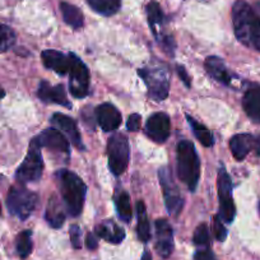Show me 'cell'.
<instances>
[{
	"instance_id": "6da1fadb",
	"label": "cell",
	"mask_w": 260,
	"mask_h": 260,
	"mask_svg": "<svg viewBox=\"0 0 260 260\" xmlns=\"http://www.w3.org/2000/svg\"><path fill=\"white\" fill-rule=\"evenodd\" d=\"M232 22L237 40L260 51V2L250 6L245 0H237L232 7Z\"/></svg>"
},
{
	"instance_id": "7a4b0ae2",
	"label": "cell",
	"mask_w": 260,
	"mask_h": 260,
	"mask_svg": "<svg viewBox=\"0 0 260 260\" xmlns=\"http://www.w3.org/2000/svg\"><path fill=\"white\" fill-rule=\"evenodd\" d=\"M56 176L59 180L65 208L72 217H78L84 206L87 194L86 184L78 175L68 170H61L57 172Z\"/></svg>"
},
{
	"instance_id": "3957f363",
	"label": "cell",
	"mask_w": 260,
	"mask_h": 260,
	"mask_svg": "<svg viewBox=\"0 0 260 260\" xmlns=\"http://www.w3.org/2000/svg\"><path fill=\"white\" fill-rule=\"evenodd\" d=\"M177 176L190 191H194L201 177V162L190 141H181L177 144Z\"/></svg>"
},
{
	"instance_id": "277c9868",
	"label": "cell",
	"mask_w": 260,
	"mask_h": 260,
	"mask_svg": "<svg viewBox=\"0 0 260 260\" xmlns=\"http://www.w3.org/2000/svg\"><path fill=\"white\" fill-rule=\"evenodd\" d=\"M39 197L23 186H13L7 197V207L11 214L19 219H27L35 211Z\"/></svg>"
},
{
	"instance_id": "5b68a950",
	"label": "cell",
	"mask_w": 260,
	"mask_h": 260,
	"mask_svg": "<svg viewBox=\"0 0 260 260\" xmlns=\"http://www.w3.org/2000/svg\"><path fill=\"white\" fill-rule=\"evenodd\" d=\"M42 171H44V161H42L41 147L34 138L29 144L26 158L23 159L21 166L17 169L16 179L19 182L39 181L42 176Z\"/></svg>"
},
{
	"instance_id": "8992f818",
	"label": "cell",
	"mask_w": 260,
	"mask_h": 260,
	"mask_svg": "<svg viewBox=\"0 0 260 260\" xmlns=\"http://www.w3.org/2000/svg\"><path fill=\"white\" fill-rule=\"evenodd\" d=\"M107 156H109L110 171L114 175L124 174L129 165L130 148L127 138L122 134H115L107 143Z\"/></svg>"
},
{
	"instance_id": "52a82bcc",
	"label": "cell",
	"mask_w": 260,
	"mask_h": 260,
	"mask_svg": "<svg viewBox=\"0 0 260 260\" xmlns=\"http://www.w3.org/2000/svg\"><path fill=\"white\" fill-rule=\"evenodd\" d=\"M217 187H218L219 198V218L226 223L234 222L236 216V207H235L234 198H232V181L226 170L222 167L218 171L217 179Z\"/></svg>"
},
{
	"instance_id": "ba28073f",
	"label": "cell",
	"mask_w": 260,
	"mask_h": 260,
	"mask_svg": "<svg viewBox=\"0 0 260 260\" xmlns=\"http://www.w3.org/2000/svg\"><path fill=\"white\" fill-rule=\"evenodd\" d=\"M148 89V96L156 101H164L169 96L170 81L166 71L161 68H144L138 71Z\"/></svg>"
},
{
	"instance_id": "9c48e42d",
	"label": "cell",
	"mask_w": 260,
	"mask_h": 260,
	"mask_svg": "<svg viewBox=\"0 0 260 260\" xmlns=\"http://www.w3.org/2000/svg\"><path fill=\"white\" fill-rule=\"evenodd\" d=\"M71 56V71H69V89L76 99H83L88 94L89 87V72L86 64L73 52Z\"/></svg>"
},
{
	"instance_id": "30bf717a",
	"label": "cell",
	"mask_w": 260,
	"mask_h": 260,
	"mask_svg": "<svg viewBox=\"0 0 260 260\" xmlns=\"http://www.w3.org/2000/svg\"><path fill=\"white\" fill-rule=\"evenodd\" d=\"M158 176L161 186L164 189L165 204H166L167 211H169L170 214L177 216L180 213V211L182 209V206H184V202H182L181 195H180L179 187L176 186V184L172 180V176L167 167L159 169Z\"/></svg>"
},
{
	"instance_id": "8fae6325",
	"label": "cell",
	"mask_w": 260,
	"mask_h": 260,
	"mask_svg": "<svg viewBox=\"0 0 260 260\" xmlns=\"http://www.w3.org/2000/svg\"><path fill=\"white\" fill-rule=\"evenodd\" d=\"M146 133L152 141L157 143H164L167 141L171 133L170 117L164 112H157L149 116L146 124Z\"/></svg>"
},
{
	"instance_id": "7c38bea8",
	"label": "cell",
	"mask_w": 260,
	"mask_h": 260,
	"mask_svg": "<svg viewBox=\"0 0 260 260\" xmlns=\"http://www.w3.org/2000/svg\"><path fill=\"white\" fill-rule=\"evenodd\" d=\"M232 156L237 161H244L251 149L260 156V137H254L251 134H236L230 141Z\"/></svg>"
},
{
	"instance_id": "4fadbf2b",
	"label": "cell",
	"mask_w": 260,
	"mask_h": 260,
	"mask_svg": "<svg viewBox=\"0 0 260 260\" xmlns=\"http://www.w3.org/2000/svg\"><path fill=\"white\" fill-rule=\"evenodd\" d=\"M156 250L158 255L167 259L174 251V234L172 227L166 219L156 221Z\"/></svg>"
},
{
	"instance_id": "5bb4252c",
	"label": "cell",
	"mask_w": 260,
	"mask_h": 260,
	"mask_svg": "<svg viewBox=\"0 0 260 260\" xmlns=\"http://www.w3.org/2000/svg\"><path fill=\"white\" fill-rule=\"evenodd\" d=\"M35 139H36V142L41 148L42 147H46V148L54 149L56 152H62V153H68L69 152L68 139L62 136L60 130L54 129V127L45 129Z\"/></svg>"
},
{
	"instance_id": "9a60e30c",
	"label": "cell",
	"mask_w": 260,
	"mask_h": 260,
	"mask_svg": "<svg viewBox=\"0 0 260 260\" xmlns=\"http://www.w3.org/2000/svg\"><path fill=\"white\" fill-rule=\"evenodd\" d=\"M96 119L104 132H112L120 126L122 121L119 110L111 104H102L96 109Z\"/></svg>"
},
{
	"instance_id": "2e32d148",
	"label": "cell",
	"mask_w": 260,
	"mask_h": 260,
	"mask_svg": "<svg viewBox=\"0 0 260 260\" xmlns=\"http://www.w3.org/2000/svg\"><path fill=\"white\" fill-rule=\"evenodd\" d=\"M37 94L41 99V101L46 102V104H56L61 105L67 109H72V104L69 102L68 97H67V92H65L64 87L61 84L52 87L46 81H41Z\"/></svg>"
},
{
	"instance_id": "e0dca14e",
	"label": "cell",
	"mask_w": 260,
	"mask_h": 260,
	"mask_svg": "<svg viewBox=\"0 0 260 260\" xmlns=\"http://www.w3.org/2000/svg\"><path fill=\"white\" fill-rule=\"evenodd\" d=\"M52 125L57 127V130L62 132L65 136L68 137L69 141L79 149H84L83 143H82L81 133H79L78 127H77L76 121L72 117L67 116L64 114H54L51 119Z\"/></svg>"
},
{
	"instance_id": "ac0fdd59",
	"label": "cell",
	"mask_w": 260,
	"mask_h": 260,
	"mask_svg": "<svg viewBox=\"0 0 260 260\" xmlns=\"http://www.w3.org/2000/svg\"><path fill=\"white\" fill-rule=\"evenodd\" d=\"M42 61L47 69H51L60 76H65L71 71V56L64 55L56 50H45L42 51Z\"/></svg>"
},
{
	"instance_id": "d6986e66",
	"label": "cell",
	"mask_w": 260,
	"mask_h": 260,
	"mask_svg": "<svg viewBox=\"0 0 260 260\" xmlns=\"http://www.w3.org/2000/svg\"><path fill=\"white\" fill-rule=\"evenodd\" d=\"M204 65H206L207 72H208V74L212 78H214L219 83L224 84V86H230L231 84L232 76L227 71L226 65L222 61V59H219L218 56H209L207 57Z\"/></svg>"
},
{
	"instance_id": "ffe728a7",
	"label": "cell",
	"mask_w": 260,
	"mask_h": 260,
	"mask_svg": "<svg viewBox=\"0 0 260 260\" xmlns=\"http://www.w3.org/2000/svg\"><path fill=\"white\" fill-rule=\"evenodd\" d=\"M242 106L247 116L254 122L260 124V87H254L246 91L242 100Z\"/></svg>"
},
{
	"instance_id": "44dd1931",
	"label": "cell",
	"mask_w": 260,
	"mask_h": 260,
	"mask_svg": "<svg viewBox=\"0 0 260 260\" xmlns=\"http://www.w3.org/2000/svg\"><path fill=\"white\" fill-rule=\"evenodd\" d=\"M96 235L111 244H120L124 240L125 232L112 221H105L96 227Z\"/></svg>"
},
{
	"instance_id": "7402d4cb",
	"label": "cell",
	"mask_w": 260,
	"mask_h": 260,
	"mask_svg": "<svg viewBox=\"0 0 260 260\" xmlns=\"http://www.w3.org/2000/svg\"><path fill=\"white\" fill-rule=\"evenodd\" d=\"M46 221L52 229H60L65 222V213L62 211L61 204L59 203L57 198L52 195L51 199L49 201L46 209Z\"/></svg>"
},
{
	"instance_id": "603a6c76",
	"label": "cell",
	"mask_w": 260,
	"mask_h": 260,
	"mask_svg": "<svg viewBox=\"0 0 260 260\" xmlns=\"http://www.w3.org/2000/svg\"><path fill=\"white\" fill-rule=\"evenodd\" d=\"M60 11H61L62 18L67 24L72 26L73 28H81L83 26V13L76 6L69 3H61L60 4Z\"/></svg>"
},
{
	"instance_id": "cb8c5ba5",
	"label": "cell",
	"mask_w": 260,
	"mask_h": 260,
	"mask_svg": "<svg viewBox=\"0 0 260 260\" xmlns=\"http://www.w3.org/2000/svg\"><path fill=\"white\" fill-rule=\"evenodd\" d=\"M186 119H187V122H189V125L191 126V130H192V133H194L195 138L201 142L202 146H204V147L213 146L214 141H213V136L211 134V132H209V130L207 129L203 124H201V122L197 121L194 117L190 116V115H186Z\"/></svg>"
},
{
	"instance_id": "d4e9b609",
	"label": "cell",
	"mask_w": 260,
	"mask_h": 260,
	"mask_svg": "<svg viewBox=\"0 0 260 260\" xmlns=\"http://www.w3.org/2000/svg\"><path fill=\"white\" fill-rule=\"evenodd\" d=\"M92 9L102 16H114L121 7V0H87Z\"/></svg>"
},
{
	"instance_id": "484cf974",
	"label": "cell",
	"mask_w": 260,
	"mask_h": 260,
	"mask_svg": "<svg viewBox=\"0 0 260 260\" xmlns=\"http://www.w3.org/2000/svg\"><path fill=\"white\" fill-rule=\"evenodd\" d=\"M137 213H138V227H137L138 239L142 242H148L151 239V230H149V222L147 218L146 206L143 202L139 201L137 203Z\"/></svg>"
},
{
	"instance_id": "4316f807",
	"label": "cell",
	"mask_w": 260,
	"mask_h": 260,
	"mask_svg": "<svg viewBox=\"0 0 260 260\" xmlns=\"http://www.w3.org/2000/svg\"><path fill=\"white\" fill-rule=\"evenodd\" d=\"M115 207H116L117 216L120 219H122L124 222H129L132 219L133 212H132V206H130L129 195L126 192H117L116 197H115Z\"/></svg>"
},
{
	"instance_id": "83f0119b",
	"label": "cell",
	"mask_w": 260,
	"mask_h": 260,
	"mask_svg": "<svg viewBox=\"0 0 260 260\" xmlns=\"http://www.w3.org/2000/svg\"><path fill=\"white\" fill-rule=\"evenodd\" d=\"M147 16H148L149 26H151L153 34L156 35L157 27L161 26V24L164 23V13H162L161 7L158 6V3L151 2V3L147 6Z\"/></svg>"
},
{
	"instance_id": "f1b7e54d",
	"label": "cell",
	"mask_w": 260,
	"mask_h": 260,
	"mask_svg": "<svg viewBox=\"0 0 260 260\" xmlns=\"http://www.w3.org/2000/svg\"><path fill=\"white\" fill-rule=\"evenodd\" d=\"M31 231H22L17 237V252L22 259L28 256L32 252Z\"/></svg>"
},
{
	"instance_id": "f546056e",
	"label": "cell",
	"mask_w": 260,
	"mask_h": 260,
	"mask_svg": "<svg viewBox=\"0 0 260 260\" xmlns=\"http://www.w3.org/2000/svg\"><path fill=\"white\" fill-rule=\"evenodd\" d=\"M16 42V34L11 27L0 23V54L11 49Z\"/></svg>"
},
{
	"instance_id": "4dcf8cb0",
	"label": "cell",
	"mask_w": 260,
	"mask_h": 260,
	"mask_svg": "<svg viewBox=\"0 0 260 260\" xmlns=\"http://www.w3.org/2000/svg\"><path fill=\"white\" fill-rule=\"evenodd\" d=\"M192 241L195 245L198 246H208L209 245V231L208 226L206 223H202L197 227L194 232V237H192Z\"/></svg>"
},
{
	"instance_id": "1f68e13d",
	"label": "cell",
	"mask_w": 260,
	"mask_h": 260,
	"mask_svg": "<svg viewBox=\"0 0 260 260\" xmlns=\"http://www.w3.org/2000/svg\"><path fill=\"white\" fill-rule=\"evenodd\" d=\"M213 234L218 241L223 242L227 237V230L223 226V221L219 218V216L213 217Z\"/></svg>"
},
{
	"instance_id": "d6a6232c",
	"label": "cell",
	"mask_w": 260,
	"mask_h": 260,
	"mask_svg": "<svg viewBox=\"0 0 260 260\" xmlns=\"http://www.w3.org/2000/svg\"><path fill=\"white\" fill-rule=\"evenodd\" d=\"M69 234H71V241L74 249H81L82 242H81V229H79V226H77V224H72L71 230H69Z\"/></svg>"
},
{
	"instance_id": "836d02e7",
	"label": "cell",
	"mask_w": 260,
	"mask_h": 260,
	"mask_svg": "<svg viewBox=\"0 0 260 260\" xmlns=\"http://www.w3.org/2000/svg\"><path fill=\"white\" fill-rule=\"evenodd\" d=\"M142 124V116L139 114H132L127 119L126 127L130 132H138Z\"/></svg>"
},
{
	"instance_id": "e575fe53",
	"label": "cell",
	"mask_w": 260,
	"mask_h": 260,
	"mask_svg": "<svg viewBox=\"0 0 260 260\" xmlns=\"http://www.w3.org/2000/svg\"><path fill=\"white\" fill-rule=\"evenodd\" d=\"M194 260H216V256H214L213 251L211 249H203L198 250L194 255Z\"/></svg>"
},
{
	"instance_id": "d590c367",
	"label": "cell",
	"mask_w": 260,
	"mask_h": 260,
	"mask_svg": "<svg viewBox=\"0 0 260 260\" xmlns=\"http://www.w3.org/2000/svg\"><path fill=\"white\" fill-rule=\"evenodd\" d=\"M176 68H177L176 71H177V74H179V77H180V78H181V81L184 82L185 86H186L187 88H189V87L191 86V81H190L189 74L186 73L185 68H184V67H181V65H177Z\"/></svg>"
},
{
	"instance_id": "8d00e7d4",
	"label": "cell",
	"mask_w": 260,
	"mask_h": 260,
	"mask_svg": "<svg viewBox=\"0 0 260 260\" xmlns=\"http://www.w3.org/2000/svg\"><path fill=\"white\" fill-rule=\"evenodd\" d=\"M86 246L88 247L89 250H94L97 246H99V241H97V237L94 236L92 232H89L86 236Z\"/></svg>"
},
{
	"instance_id": "74e56055",
	"label": "cell",
	"mask_w": 260,
	"mask_h": 260,
	"mask_svg": "<svg viewBox=\"0 0 260 260\" xmlns=\"http://www.w3.org/2000/svg\"><path fill=\"white\" fill-rule=\"evenodd\" d=\"M142 260H152V255L149 251H144L143 256H142Z\"/></svg>"
},
{
	"instance_id": "f35d334b",
	"label": "cell",
	"mask_w": 260,
	"mask_h": 260,
	"mask_svg": "<svg viewBox=\"0 0 260 260\" xmlns=\"http://www.w3.org/2000/svg\"><path fill=\"white\" fill-rule=\"evenodd\" d=\"M3 97H6V91L0 87V100L3 99Z\"/></svg>"
},
{
	"instance_id": "ab89813d",
	"label": "cell",
	"mask_w": 260,
	"mask_h": 260,
	"mask_svg": "<svg viewBox=\"0 0 260 260\" xmlns=\"http://www.w3.org/2000/svg\"><path fill=\"white\" fill-rule=\"evenodd\" d=\"M0 216H2V206H0Z\"/></svg>"
},
{
	"instance_id": "60d3db41",
	"label": "cell",
	"mask_w": 260,
	"mask_h": 260,
	"mask_svg": "<svg viewBox=\"0 0 260 260\" xmlns=\"http://www.w3.org/2000/svg\"><path fill=\"white\" fill-rule=\"evenodd\" d=\"M259 211H260V203H259Z\"/></svg>"
}]
</instances>
